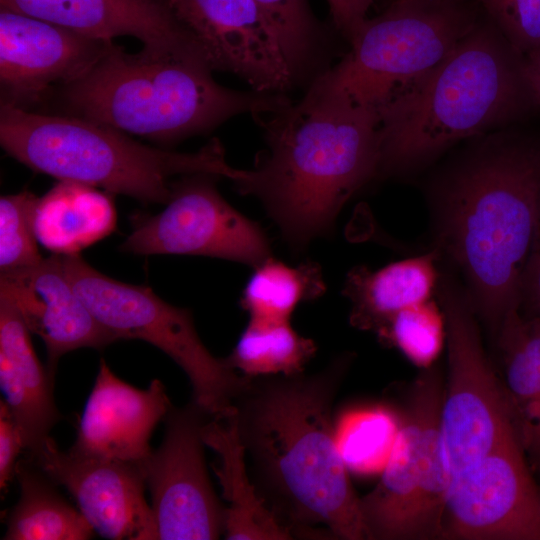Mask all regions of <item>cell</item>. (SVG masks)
<instances>
[{"instance_id": "obj_29", "label": "cell", "mask_w": 540, "mask_h": 540, "mask_svg": "<svg viewBox=\"0 0 540 540\" xmlns=\"http://www.w3.org/2000/svg\"><path fill=\"white\" fill-rule=\"evenodd\" d=\"M277 28L297 80L314 71L323 35L307 0H255Z\"/></svg>"}, {"instance_id": "obj_25", "label": "cell", "mask_w": 540, "mask_h": 540, "mask_svg": "<svg viewBox=\"0 0 540 540\" xmlns=\"http://www.w3.org/2000/svg\"><path fill=\"white\" fill-rule=\"evenodd\" d=\"M20 497L12 508L5 540H86L94 530L80 510L71 506L55 484L30 460L17 464Z\"/></svg>"}, {"instance_id": "obj_6", "label": "cell", "mask_w": 540, "mask_h": 540, "mask_svg": "<svg viewBox=\"0 0 540 540\" xmlns=\"http://www.w3.org/2000/svg\"><path fill=\"white\" fill-rule=\"evenodd\" d=\"M0 143L34 171L144 203L166 204L177 175L210 174L235 182L244 174L227 163L217 139L197 152L180 153L144 145L85 117L39 114L7 103H1Z\"/></svg>"}, {"instance_id": "obj_26", "label": "cell", "mask_w": 540, "mask_h": 540, "mask_svg": "<svg viewBox=\"0 0 540 540\" xmlns=\"http://www.w3.org/2000/svg\"><path fill=\"white\" fill-rule=\"evenodd\" d=\"M315 342L300 335L290 321L249 319L226 363L250 376L295 375L316 353Z\"/></svg>"}, {"instance_id": "obj_11", "label": "cell", "mask_w": 540, "mask_h": 540, "mask_svg": "<svg viewBox=\"0 0 540 540\" xmlns=\"http://www.w3.org/2000/svg\"><path fill=\"white\" fill-rule=\"evenodd\" d=\"M209 418L193 400L172 406L161 445L141 464L158 539L211 540L224 534L225 507L204 458L202 428Z\"/></svg>"}, {"instance_id": "obj_16", "label": "cell", "mask_w": 540, "mask_h": 540, "mask_svg": "<svg viewBox=\"0 0 540 540\" xmlns=\"http://www.w3.org/2000/svg\"><path fill=\"white\" fill-rule=\"evenodd\" d=\"M171 407L160 380L153 379L147 389L135 388L119 379L101 359L69 451L141 466L152 452L150 438L155 427Z\"/></svg>"}, {"instance_id": "obj_34", "label": "cell", "mask_w": 540, "mask_h": 540, "mask_svg": "<svg viewBox=\"0 0 540 540\" xmlns=\"http://www.w3.org/2000/svg\"><path fill=\"white\" fill-rule=\"evenodd\" d=\"M521 307L523 314L540 318V200L534 238L521 280Z\"/></svg>"}, {"instance_id": "obj_35", "label": "cell", "mask_w": 540, "mask_h": 540, "mask_svg": "<svg viewBox=\"0 0 540 540\" xmlns=\"http://www.w3.org/2000/svg\"><path fill=\"white\" fill-rule=\"evenodd\" d=\"M378 0H327L336 29L349 42Z\"/></svg>"}, {"instance_id": "obj_24", "label": "cell", "mask_w": 540, "mask_h": 540, "mask_svg": "<svg viewBox=\"0 0 540 540\" xmlns=\"http://www.w3.org/2000/svg\"><path fill=\"white\" fill-rule=\"evenodd\" d=\"M116 225L112 198L72 181H59L39 198L34 217L38 242L61 255L78 254L111 234Z\"/></svg>"}, {"instance_id": "obj_12", "label": "cell", "mask_w": 540, "mask_h": 540, "mask_svg": "<svg viewBox=\"0 0 540 540\" xmlns=\"http://www.w3.org/2000/svg\"><path fill=\"white\" fill-rule=\"evenodd\" d=\"M518 437L451 479L440 537L540 540V485Z\"/></svg>"}, {"instance_id": "obj_17", "label": "cell", "mask_w": 540, "mask_h": 540, "mask_svg": "<svg viewBox=\"0 0 540 540\" xmlns=\"http://www.w3.org/2000/svg\"><path fill=\"white\" fill-rule=\"evenodd\" d=\"M442 389L436 369L415 381L407 404L397 414L398 433L379 482L360 497L367 539H417V507L423 485L422 435L427 409Z\"/></svg>"}, {"instance_id": "obj_4", "label": "cell", "mask_w": 540, "mask_h": 540, "mask_svg": "<svg viewBox=\"0 0 540 540\" xmlns=\"http://www.w3.org/2000/svg\"><path fill=\"white\" fill-rule=\"evenodd\" d=\"M527 59L487 18L408 91L378 109L377 175L408 174L456 143L508 128L536 108Z\"/></svg>"}, {"instance_id": "obj_18", "label": "cell", "mask_w": 540, "mask_h": 540, "mask_svg": "<svg viewBox=\"0 0 540 540\" xmlns=\"http://www.w3.org/2000/svg\"><path fill=\"white\" fill-rule=\"evenodd\" d=\"M0 4L1 9L108 42L135 37L143 44L141 51L152 56L203 53L168 0H0Z\"/></svg>"}, {"instance_id": "obj_37", "label": "cell", "mask_w": 540, "mask_h": 540, "mask_svg": "<svg viewBox=\"0 0 540 540\" xmlns=\"http://www.w3.org/2000/svg\"><path fill=\"white\" fill-rule=\"evenodd\" d=\"M537 467H538V468H539V470H540V462L538 463Z\"/></svg>"}, {"instance_id": "obj_7", "label": "cell", "mask_w": 540, "mask_h": 540, "mask_svg": "<svg viewBox=\"0 0 540 540\" xmlns=\"http://www.w3.org/2000/svg\"><path fill=\"white\" fill-rule=\"evenodd\" d=\"M469 0H392L309 87L378 110L429 74L478 22Z\"/></svg>"}, {"instance_id": "obj_22", "label": "cell", "mask_w": 540, "mask_h": 540, "mask_svg": "<svg viewBox=\"0 0 540 540\" xmlns=\"http://www.w3.org/2000/svg\"><path fill=\"white\" fill-rule=\"evenodd\" d=\"M438 249L372 271L364 266L347 276L344 295L351 301L353 326L376 333L401 310L432 299L439 283Z\"/></svg>"}, {"instance_id": "obj_8", "label": "cell", "mask_w": 540, "mask_h": 540, "mask_svg": "<svg viewBox=\"0 0 540 540\" xmlns=\"http://www.w3.org/2000/svg\"><path fill=\"white\" fill-rule=\"evenodd\" d=\"M57 255L76 293L116 341L140 339L166 353L187 375L192 400L210 417L232 408L247 376L210 353L190 310L167 303L147 286L104 275L79 254Z\"/></svg>"}, {"instance_id": "obj_20", "label": "cell", "mask_w": 540, "mask_h": 540, "mask_svg": "<svg viewBox=\"0 0 540 540\" xmlns=\"http://www.w3.org/2000/svg\"><path fill=\"white\" fill-rule=\"evenodd\" d=\"M30 333L15 303L0 292V386L29 453L61 418L53 397V377L39 361Z\"/></svg>"}, {"instance_id": "obj_2", "label": "cell", "mask_w": 540, "mask_h": 540, "mask_svg": "<svg viewBox=\"0 0 540 540\" xmlns=\"http://www.w3.org/2000/svg\"><path fill=\"white\" fill-rule=\"evenodd\" d=\"M439 251L462 270L470 303L497 333L520 307L540 200V138L508 128L472 139L434 186Z\"/></svg>"}, {"instance_id": "obj_30", "label": "cell", "mask_w": 540, "mask_h": 540, "mask_svg": "<svg viewBox=\"0 0 540 540\" xmlns=\"http://www.w3.org/2000/svg\"><path fill=\"white\" fill-rule=\"evenodd\" d=\"M444 328L442 309L430 299L401 310L377 334L415 365L427 369L442 348Z\"/></svg>"}, {"instance_id": "obj_23", "label": "cell", "mask_w": 540, "mask_h": 540, "mask_svg": "<svg viewBox=\"0 0 540 540\" xmlns=\"http://www.w3.org/2000/svg\"><path fill=\"white\" fill-rule=\"evenodd\" d=\"M505 384L513 424L525 453L540 462V318L511 308L499 329Z\"/></svg>"}, {"instance_id": "obj_27", "label": "cell", "mask_w": 540, "mask_h": 540, "mask_svg": "<svg viewBox=\"0 0 540 540\" xmlns=\"http://www.w3.org/2000/svg\"><path fill=\"white\" fill-rule=\"evenodd\" d=\"M324 291L322 272L316 263L289 266L269 257L255 267L241 305L250 319L290 321L300 303L316 299Z\"/></svg>"}, {"instance_id": "obj_5", "label": "cell", "mask_w": 540, "mask_h": 540, "mask_svg": "<svg viewBox=\"0 0 540 540\" xmlns=\"http://www.w3.org/2000/svg\"><path fill=\"white\" fill-rule=\"evenodd\" d=\"M203 53L152 56L113 44L84 76L63 86L75 115L120 131L175 141L233 116L275 111L286 94L243 92L220 85Z\"/></svg>"}, {"instance_id": "obj_32", "label": "cell", "mask_w": 540, "mask_h": 540, "mask_svg": "<svg viewBox=\"0 0 540 540\" xmlns=\"http://www.w3.org/2000/svg\"><path fill=\"white\" fill-rule=\"evenodd\" d=\"M487 18L526 59L540 49V0H478Z\"/></svg>"}, {"instance_id": "obj_14", "label": "cell", "mask_w": 540, "mask_h": 540, "mask_svg": "<svg viewBox=\"0 0 540 540\" xmlns=\"http://www.w3.org/2000/svg\"><path fill=\"white\" fill-rule=\"evenodd\" d=\"M29 460L73 496L78 509L104 538L156 540L157 526L141 466L62 451L49 435Z\"/></svg>"}, {"instance_id": "obj_15", "label": "cell", "mask_w": 540, "mask_h": 540, "mask_svg": "<svg viewBox=\"0 0 540 540\" xmlns=\"http://www.w3.org/2000/svg\"><path fill=\"white\" fill-rule=\"evenodd\" d=\"M113 44L1 9V103L22 108L41 98L53 84L74 82L88 73Z\"/></svg>"}, {"instance_id": "obj_33", "label": "cell", "mask_w": 540, "mask_h": 540, "mask_svg": "<svg viewBox=\"0 0 540 540\" xmlns=\"http://www.w3.org/2000/svg\"><path fill=\"white\" fill-rule=\"evenodd\" d=\"M25 449L20 426L4 399L0 401V489L6 491L16 475L18 456Z\"/></svg>"}, {"instance_id": "obj_13", "label": "cell", "mask_w": 540, "mask_h": 540, "mask_svg": "<svg viewBox=\"0 0 540 540\" xmlns=\"http://www.w3.org/2000/svg\"><path fill=\"white\" fill-rule=\"evenodd\" d=\"M168 3L213 70L233 73L260 93L286 94L297 81L277 28L255 0Z\"/></svg>"}, {"instance_id": "obj_1", "label": "cell", "mask_w": 540, "mask_h": 540, "mask_svg": "<svg viewBox=\"0 0 540 540\" xmlns=\"http://www.w3.org/2000/svg\"><path fill=\"white\" fill-rule=\"evenodd\" d=\"M350 362L341 355L311 374L247 376L233 402L252 481L293 538L323 525L338 539H367L335 439L333 404Z\"/></svg>"}, {"instance_id": "obj_10", "label": "cell", "mask_w": 540, "mask_h": 540, "mask_svg": "<svg viewBox=\"0 0 540 540\" xmlns=\"http://www.w3.org/2000/svg\"><path fill=\"white\" fill-rule=\"evenodd\" d=\"M217 178L194 174L174 182L166 207L156 215L139 217L121 250L209 256L254 268L271 257L262 228L221 196Z\"/></svg>"}, {"instance_id": "obj_28", "label": "cell", "mask_w": 540, "mask_h": 540, "mask_svg": "<svg viewBox=\"0 0 540 540\" xmlns=\"http://www.w3.org/2000/svg\"><path fill=\"white\" fill-rule=\"evenodd\" d=\"M398 428V415L384 406L354 409L335 421L337 448L348 470L360 474L382 471Z\"/></svg>"}, {"instance_id": "obj_31", "label": "cell", "mask_w": 540, "mask_h": 540, "mask_svg": "<svg viewBox=\"0 0 540 540\" xmlns=\"http://www.w3.org/2000/svg\"><path fill=\"white\" fill-rule=\"evenodd\" d=\"M38 201L30 191L0 198L1 273L32 266L43 259L34 227Z\"/></svg>"}, {"instance_id": "obj_36", "label": "cell", "mask_w": 540, "mask_h": 540, "mask_svg": "<svg viewBox=\"0 0 540 540\" xmlns=\"http://www.w3.org/2000/svg\"><path fill=\"white\" fill-rule=\"evenodd\" d=\"M530 77L540 105V49L527 58Z\"/></svg>"}, {"instance_id": "obj_19", "label": "cell", "mask_w": 540, "mask_h": 540, "mask_svg": "<svg viewBox=\"0 0 540 540\" xmlns=\"http://www.w3.org/2000/svg\"><path fill=\"white\" fill-rule=\"evenodd\" d=\"M0 292L12 299L29 330L43 340L53 378L65 353L83 347L102 349L116 341L76 293L57 254L1 273Z\"/></svg>"}, {"instance_id": "obj_3", "label": "cell", "mask_w": 540, "mask_h": 540, "mask_svg": "<svg viewBox=\"0 0 540 540\" xmlns=\"http://www.w3.org/2000/svg\"><path fill=\"white\" fill-rule=\"evenodd\" d=\"M254 118L267 148L234 183L259 198L285 240L301 249L327 233L377 175L378 112L309 87L299 102Z\"/></svg>"}, {"instance_id": "obj_21", "label": "cell", "mask_w": 540, "mask_h": 540, "mask_svg": "<svg viewBox=\"0 0 540 540\" xmlns=\"http://www.w3.org/2000/svg\"><path fill=\"white\" fill-rule=\"evenodd\" d=\"M202 438L204 444L217 454L213 469L228 504L225 507V539H292V534L277 521L252 481L233 405L226 414L210 417L204 423Z\"/></svg>"}, {"instance_id": "obj_9", "label": "cell", "mask_w": 540, "mask_h": 540, "mask_svg": "<svg viewBox=\"0 0 540 540\" xmlns=\"http://www.w3.org/2000/svg\"><path fill=\"white\" fill-rule=\"evenodd\" d=\"M438 286L449 360L441 431L452 479L518 435L504 386L483 350L470 300L446 279Z\"/></svg>"}]
</instances>
